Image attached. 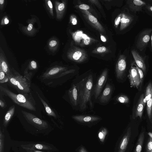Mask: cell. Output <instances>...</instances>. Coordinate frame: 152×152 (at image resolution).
<instances>
[{
    "label": "cell",
    "instance_id": "42",
    "mask_svg": "<svg viewBox=\"0 0 152 152\" xmlns=\"http://www.w3.org/2000/svg\"><path fill=\"white\" fill-rule=\"evenodd\" d=\"M89 1L93 4H96V5L99 7L100 6L98 0H89Z\"/></svg>",
    "mask_w": 152,
    "mask_h": 152
},
{
    "label": "cell",
    "instance_id": "4",
    "mask_svg": "<svg viewBox=\"0 0 152 152\" xmlns=\"http://www.w3.org/2000/svg\"><path fill=\"white\" fill-rule=\"evenodd\" d=\"M21 112L27 121L36 128L40 129L48 128V124L46 121L39 118L31 113L23 110H22Z\"/></svg>",
    "mask_w": 152,
    "mask_h": 152
},
{
    "label": "cell",
    "instance_id": "27",
    "mask_svg": "<svg viewBox=\"0 0 152 152\" xmlns=\"http://www.w3.org/2000/svg\"><path fill=\"white\" fill-rule=\"evenodd\" d=\"M115 100L118 102L123 104H127L129 102L128 97L124 95H121L117 96L115 98Z\"/></svg>",
    "mask_w": 152,
    "mask_h": 152
},
{
    "label": "cell",
    "instance_id": "31",
    "mask_svg": "<svg viewBox=\"0 0 152 152\" xmlns=\"http://www.w3.org/2000/svg\"><path fill=\"white\" fill-rule=\"evenodd\" d=\"M46 8L50 14L52 16H54L53 10V5L52 2L50 0H45Z\"/></svg>",
    "mask_w": 152,
    "mask_h": 152
},
{
    "label": "cell",
    "instance_id": "19",
    "mask_svg": "<svg viewBox=\"0 0 152 152\" xmlns=\"http://www.w3.org/2000/svg\"><path fill=\"white\" fill-rule=\"evenodd\" d=\"M67 68L61 66L53 67L47 71L43 75V77L45 78H49L56 74L64 71H66Z\"/></svg>",
    "mask_w": 152,
    "mask_h": 152
},
{
    "label": "cell",
    "instance_id": "6",
    "mask_svg": "<svg viewBox=\"0 0 152 152\" xmlns=\"http://www.w3.org/2000/svg\"><path fill=\"white\" fill-rule=\"evenodd\" d=\"M68 58L75 62L81 63L87 60L88 55L83 50L76 47L69 50L67 53Z\"/></svg>",
    "mask_w": 152,
    "mask_h": 152
},
{
    "label": "cell",
    "instance_id": "12",
    "mask_svg": "<svg viewBox=\"0 0 152 152\" xmlns=\"http://www.w3.org/2000/svg\"><path fill=\"white\" fill-rule=\"evenodd\" d=\"M68 94L72 105L75 108H78V94L76 85L74 83L68 90Z\"/></svg>",
    "mask_w": 152,
    "mask_h": 152
},
{
    "label": "cell",
    "instance_id": "7",
    "mask_svg": "<svg viewBox=\"0 0 152 152\" xmlns=\"http://www.w3.org/2000/svg\"><path fill=\"white\" fill-rule=\"evenodd\" d=\"M152 31V29H146L142 31L139 35L136 46L140 50H143L147 45L151 38Z\"/></svg>",
    "mask_w": 152,
    "mask_h": 152
},
{
    "label": "cell",
    "instance_id": "45",
    "mask_svg": "<svg viewBox=\"0 0 152 152\" xmlns=\"http://www.w3.org/2000/svg\"><path fill=\"white\" fill-rule=\"evenodd\" d=\"M0 106L2 108H4L5 106V104L1 99L0 100Z\"/></svg>",
    "mask_w": 152,
    "mask_h": 152
},
{
    "label": "cell",
    "instance_id": "1",
    "mask_svg": "<svg viewBox=\"0 0 152 152\" xmlns=\"http://www.w3.org/2000/svg\"><path fill=\"white\" fill-rule=\"evenodd\" d=\"M74 83L77 91L78 109L81 111L89 108L91 110L93 107L91 99L94 88L93 74L84 73L78 77Z\"/></svg>",
    "mask_w": 152,
    "mask_h": 152
},
{
    "label": "cell",
    "instance_id": "48",
    "mask_svg": "<svg viewBox=\"0 0 152 152\" xmlns=\"http://www.w3.org/2000/svg\"><path fill=\"white\" fill-rule=\"evenodd\" d=\"M79 152H87L83 147H81L79 150Z\"/></svg>",
    "mask_w": 152,
    "mask_h": 152
},
{
    "label": "cell",
    "instance_id": "40",
    "mask_svg": "<svg viewBox=\"0 0 152 152\" xmlns=\"http://www.w3.org/2000/svg\"><path fill=\"white\" fill-rule=\"evenodd\" d=\"M84 36V39L83 40V43L86 45H89L91 39L90 38L86 36V34H83Z\"/></svg>",
    "mask_w": 152,
    "mask_h": 152
},
{
    "label": "cell",
    "instance_id": "21",
    "mask_svg": "<svg viewBox=\"0 0 152 152\" xmlns=\"http://www.w3.org/2000/svg\"><path fill=\"white\" fill-rule=\"evenodd\" d=\"M21 146V147L33 148L37 150H50L52 149V148L50 146L41 143H30L26 145H22Z\"/></svg>",
    "mask_w": 152,
    "mask_h": 152
},
{
    "label": "cell",
    "instance_id": "5",
    "mask_svg": "<svg viewBox=\"0 0 152 152\" xmlns=\"http://www.w3.org/2000/svg\"><path fill=\"white\" fill-rule=\"evenodd\" d=\"M108 73V69H104L100 75L94 86L93 95L95 99H98L102 93V89L107 82Z\"/></svg>",
    "mask_w": 152,
    "mask_h": 152
},
{
    "label": "cell",
    "instance_id": "24",
    "mask_svg": "<svg viewBox=\"0 0 152 152\" xmlns=\"http://www.w3.org/2000/svg\"><path fill=\"white\" fill-rule=\"evenodd\" d=\"M40 101L43 104L45 110V111L48 115L54 117L56 118V115L55 113L49 106L46 102L40 97L39 94H38Z\"/></svg>",
    "mask_w": 152,
    "mask_h": 152
},
{
    "label": "cell",
    "instance_id": "44",
    "mask_svg": "<svg viewBox=\"0 0 152 152\" xmlns=\"http://www.w3.org/2000/svg\"><path fill=\"white\" fill-rule=\"evenodd\" d=\"M136 150L137 152H140L141 150V146L140 145H138L136 147Z\"/></svg>",
    "mask_w": 152,
    "mask_h": 152
},
{
    "label": "cell",
    "instance_id": "3",
    "mask_svg": "<svg viewBox=\"0 0 152 152\" xmlns=\"http://www.w3.org/2000/svg\"><path fill=\"white\" fill-rule=\"evenodd\" d=\"M6 75L10 84L18 91L22 94L30 92L31 75L23 76L13 69L12 75Z\"/></svg>",
    "mask_w": 152,
    "mask_h": 152
},
{
    "label": "cell",
    "instance_id": "16",
    "mask_svg": "<svg viewBox=\"0 0 152 152\" xmlns=\"http://www.w3.org/2000/svg\"><path fill=\"white\" fill-rule=\"evenodd\" d=\"M133 20L132 16L126 13H122L121 19L120 30L122 31L126 28L131 23Z\"/></svg>",
    "mask_w": 152,
    "mask_h": 152
},
{
    "label": "cell",
    "instance_id": "10",
    "mask_svg": "<svg viewBox=\"0 0 152 152\" xmlns=\"http://www.w3.org/2000/svg\"><path fill=\"white\" fill-rule=\"evenodd\" d=\"M83 15L89 23L95 28L101 32H104V29L97 19L88 10H82Z\"/></svg>",
    "mask_w": 152,
    "mask_h": 152
},
{
    "label": "cell",
    "instance_id": "13",
    "mask_svg": "<svg viewBox=\"0 0 152 152\" xmlns=\"http://www.w3.org/2000/svg\"><path fill=\"white\" fill-rule=\"evenodd\" d=\"M72 118L80 123H91L98 121L101 118L98 116L91 115H73Z\"/></svg>",
    "mask_w": 152,
    "mask_h": 152
},
{
    "label": "cell",
    "instance_id": "17",
    "mask_svg": "<svg viewBox=\"0 0 152 152\" xmlns=\"http://www.w3.org/2000/svg\"><path fill=\"white\" fill-rule=\"evenodd\" d=\"M131 53L137 65L143 72H145L146 67L142 58L134 50H132Z\"/></svg>",
    "mask_w": 152,
    "mask_h": 152
},
{
    "label": "cell",
    "instance_id": "9",
    "mask_svg": "<svg viewBox=\"0 0 152 152\" xmlns=\"http://www.w3.org/2000/svg\"><path fill=\"white\" fill-rule=\"evenodd\" d=\"M126 66V57L124 55H121L119 57L115 66V74L118 79L121 80L122 78Z\"/></svg>",
    "mask_w": 152,
    "mask_h": 152
},
{
    "label": "cell",
    "instance_id": "22",
    "mask_svg": "<svg viewBox=\"0 0 152 152\" xmlns=\"http://www.w3.org/2000/svg\"><path fill=\"white\" fill-rule=\"evenodd\" d=\"M36 21L35 18H32L29 20V24L26 26H23L22 28L23 31L26 34L30 35H33L36 32V30L34 28V24Z\"/></svg>",
    "mask_w": 152,
    "mask_h": 152
},
{
    "label": "cell",
    "instance_id": "14",
    "mask_svg": "<svg viewBox=\"0 0 152 152\" xmlns=\"http://www.w3.org/2000/svg\"><path fill=\"white\" fill-rule=\"evenodd\" d=\"M130 10L133 12L141 11L142 7L146 5V3L140 0H128L127 1Z\"/></svg>",
    "mask_w": 152,
    "mask_h": 152
},
{
    "label": "cell",
    "instance_id": "18",
    "mask_svg": "<svg viewBox=\"0 0 152 152\" xmlns=\"http://www.w3.org/2000/svg\"><path fill=\"white\" fill-rule=\"evenodd\" d=\"M0 66L1 67L6 75L10 76L12 75V72L10 69L1 48L0 53Z\"/></svg>",
    "mask_w": 152,
    "mask_h": 152
},
{
    "label": "cell",
    "instance_id": "25",
    "mask_svg": "<svg viewBox=\"0 0 152 152\" xmlns=\"http://www.w3.org/2000/svg\"><path fill=\"white\" fill-rule=\"evenodd\" d=\"M152 96V84L151 82L149 83L146 89L145 97L144 101L146 103L147 102Z\"/></svg>",
    "mask_w": 152,
    "mask_h": 152
},
{
    "label": "cell",
    "instance_id": "34",
    "mask_svg": "<svg viewBox=\"0 0 152 152\" xmlns=\"http://www.w3.org/2000/svg\"><path fill=\"white\" fill-rule=\"evenodd\" d=\"M135 68L137 70L138 73L139 75L140 80V85H141L143 79V73L142 70L140 69L136 65H135Z\"/></svg>",
    "mask_w": 152,
    "mask_h": 152
},
{
    "label": "cell",
    "instance_id": "43",
    "mask_svg": "<svg viewBox=\"0 0 152 152\" xmlns=\"http://www.w3.org/2000/svg\"><path fill=\"white\" fill-rule=\"evenodd\" d=\"M4 0H0V10L3 9L4 4Z\"/></svg>",
    "mask_w": 152,
    "mask_h": 152
},
{
    "label": "cell",
    "instance_id": "29",
    "mask_svg": "<svg viewBox=\"0 0 152 152\" xmlns=\"http://www.w3.org/2000/svg\"><path fill=\"white\" fill-rule=\"evenodd\" d=\"M146 103L147 113L149 118L150 119L151 116L152 112V96Z\"/></svg>",
    "mask_w": 152,
    "mask_h": 152
},
{
    "label": "cell",
    "instance_id": "41",
    "mask_svg": "<svg viewBox=\"0 0 152 152\" xmlns=\"http://www.w3.org/2000/svg\"><path fill=\"white\" fill-rule=\"evenodd\" d=\"M37 68V64L36 61H31L30 64L29 68L31 69H35Z\"/></svg>",
    "mask_w": 152,
    "mask_h": 152
},
{
    "label": "cell",
    "instance_id": "23",
    "mask_svg": "<svg viewBox=\"0 0 152 152\" xmlns=\"http://www.w3.org/2000/svg\"><path fill=\"white\" fill-rule=\"evenodd\" d=\"M15 110V107L13 105L10 107L5 114L3 119V125L6 127L12 117L14 114Z\"/></svg>",
    "mask_w": 152,
    "mask_h": 152
},
{
    "label": "cell",
    "instance_id": "28",
    "mask_svg": "<svg viewBox=\"0 0 152 152\" xmlns=\"http://www.w3.org/2000/svg\"><path fill=\"white\" fill-rule=\"evenodd\" d=\"M107 133V129L104 128H102L99 131L98 134V138L101 142H103L104 140L105 137Z\"/></svg>",
    "mask_w": 152,
    "mask_h": 152
},
{
    "label": "cell",
    "instance_id": "2",
    "mask_svg": "<svg viewBox=\"0 0 152 152\" xmlns=\"http://www.w3.org/2000/svg\"><path fill=\"white\" fill-rule=\"evenodd\" d=\"M0 88L1 91L9 97L15 104L31 111L36 110V102L31 94H16L1 86Z\"/></svg>",
    "mask_w": 152,
    "mask_h": 152
},
{
    "label": "cell",
    "instance_id": "20",
    "mask_svg": "<svg viewBox=\"0 0 152 152\" xmlns=\"http://www.w3.org/2000/svg\"><path fill=\"white\" fill-rule=\"evenodd\" d=\"M144 94H142L140 96L137 104L135 111L136 117L139 116L140 118L142 117L144 109L146 103L144 102Z\"/></svg>",
    "mask_w": 152,
    "mask_h": 152
},
{
    "label": "cell",
    "instance_id": "32",
    "mask_svg": "<svg viewBox=\"0 0 152 152\" xmlns=\"http://www.w3.org/2000/svg\"><path fill=\"white\" fill-rule=\"evenodd\" d=\"M4 135L1 131L0 130V152H4Z\"/></svg>",
    "mask_w": 152,
    "mask_h": 152
},
{
    "label": "cell",
    "instance_id": "46",
    "mask_svg": "<svg viewBox=\"0 0 152 152\" xmlns=\"http://www.w3.org/2000/svg\"><path fill=\"white\" fill-rule=\"evenodd\" d=\"M148 148L149 150L152 149V142H149L148 145Z\"/></svg>",
    "mask_w": 152,
    "mask_h": 152
},
{
    "label": "cell",
    "instance_id": "50",
    "mask_svg": "<svg viewBox=\"0 0 152 152\" xmlns=\"http://www.w3.org/2000/svg\"><path fill=\"white\" fill-rule=\"evenodd\" d=\"M151 50H152V33L151 34Z\"/></svg>",
    "mask_w": 152,
    "mask_h": 152
},
{
    "label": "cell",
    "instance_id": "11",
    "mask_svg": "<svg viewBox=\"0 0 152 152\" xmlns=\"http://www.w3.org/2000/svg\"><path fill=\"white\" fill-rule=\"evenodd\" d=\"M128 77L130 87L138 89L140 85V80L139 75L135 67L131 66L129 70Z\"/></svg>",
    "mask_w": 152,
    "mask_h": 152
},
{
    "label": "cell",
    "instance_id": "33",
    "mask_svg": "<svg viewBox=\"0 0 152 152\" xmlns=\"http://www.w3.org/2000/svg\"><path fill=\"white\" fill-rule=\"evenodd\" d=\"M106 48L104 46L99 47L94 50L93 52L94 53H103L107 51Z\"/></svg>",
    "mask_w": 152,
    "mask_h": 152
},
{
    "label": "cell",
    "instance_id": "49",
    "mask_svg": "<svg viewBox=\"0 0 152 152\" xmlns=\"http://www.w3.org/2000/svg\"><path fill=\"white\" fill-rule=\"evenodd\" d=\"M146 8H147L149 10L152 12V6L149 5H147Z\"/></svg>",
    "mask_w": 152,
    "mask_h": 152
},
{
    "label": "cell",
    "instance_id": "30",
    "mask_svg": "<svg viewBox=\"0 0 152 152\" xmlns=\"http://www.w3.org/2000/svg\"><path fill=\"white\" fill-rule=\"evenodd\" d=\"M8 77L3 70L1 67L0 66V83H4L8 82Z\"/></svg>",
    "mask_w": 152,
    "mask_h": 152
},
{
    "label": "cell",
    "instance_id": "51",
    "mask_svg": "<svg viewBox=\"0 0 152 152\" xmlns=\"http://www.w3.org/2000/svg\"><path fill=\"white\" fill-rule=\"evenodd\" d=\"M151 116H152V115H151Z\"/></svg>",
    "mask_w": 152,
    "mask_h": 152
},
{
    "label": "cell",
    "instance_id": "39",
    "mask_svg": "<svg viewBox=\"0 0 152 152\" xmlns=\"http://www.w3.org/2000/svg\"><path fill=\"white\" fill-rule=\"evenodd\" d=\"M79 8L82 10H86L90 9V7L87 4H83L79 5Z\"/></svg>",
    "mask_w": 152,
    "mask_h": 152
},
{
    "label": "cell",
    "instance_id": "26",
    "mask_svg": "<svg viewBox=\"0 0 152 152\" xmlns=\"http://www.w3.org/2000/svg\"><path fill=\"white\" fill-rule=\"evenodd\" d=\"M58 42L56 39H53L48 42V47L50 50L52 51H55L58 48Z\"/></svg>",
    "mask_w": 152,
    "mask_h": 152
},
{
    "label": "cell",
    "instance_id": "38",
    "mask_svg": "<svg viewBox=\"0 0 152 152\" xmlns=\"http://www.w3.org/2000/svg\"><path fill=\"white\" fill-rule=\"evenodd\" d=\"M22 148L25 150L26 152H44L33 148H29L25 147H22Z\"/></svg>",
    "mask_w": 152,
    "mask_h": 152
},
{
    "label": "cell",
    "instance_id": "47",
    "mask_svg": "<svg viewBox=\"0 0 152 152\" xmlns=\"http://www.w3.org/2000/svg\"><path fill=\"white\" fill-rule=\"evenodd\" d=\"M100 37L101 39L102 42H106V39L103 36L101 35Z\"/></svg>",
    "mask_w": 152,
    "mask_h": 152
},
{
    "label": "cell",
    "instance_id": "8",
    "mask_svg": "<svg viewBox=\"0 0 152 152\" xmlns=\"http://www.w3.org/2000/svg\"><path fill=\"white\" fill-rule=\"evenodd\" d=\"M113 86L107 82L102 92L98 98L99 103L102 105H105L110 101L113 92Z\"/></svg>",
    "mask_w": 152,
    "mask_h": 152
},
{
    "label": "cell",
    "instance_id": "35",
    "mask_svg": "<svg viewBox=\"0 0 152 152\" xmlns=\"http://www.w3.org/2000/svg\"><path fill=\"white\" fill-rule=\"evenodd\" d=\"M121 16L122 13L118 15V16H117L114 22V26L116 28L117 27L120 22Z\"/></svg>",
    "mask_w": 152,
    "mask_h": 152
},
{
    "label": "cell",
    "instance_id": "15",
    "mask_svg": "<svg viewBox=\"0 0 152 152\" xmlns=\"http://www.w3.org/2000/svg\"><path fill=\"white\" fill-rule=\"evenodd\" d=\"M66 1L62 0L61 2L55 1V7L57 19L61 20L64 16L66 7Z\"/></svg>",
    "mask_w": 152,
    "mask_h": 152
},
{
    "label": "cell",
    "instance_id": "36",
    "mask_svg": "<svg viewBox=\"0 0 152 152\" xmlns=\"http://www.w3.org/2000/svg\"><path fill=\"white\" fill-rule=\"evenodd\" d=\"M9 22V20L8 17L7 16H4L1 19V25H4L8 24Z\"/></svg>",
    "mask_w": 152,
    "mask_h": 152
},
{
    "label": "cell",
    "instance_id": "37",
    "mask_svg": "<svg viewBox=\"0 0 152 152\" xmlns=\"http://www.w3.org/2000/svg\"><path fill=\"white\" fill-rule=\"evenodd\" d=\"M70 22L73 25H75L77 23V20L75 15H71L70 18Z\"/></svg>",
    "mask_w": 152,
    "mask_h": 152
}]
</instances>
